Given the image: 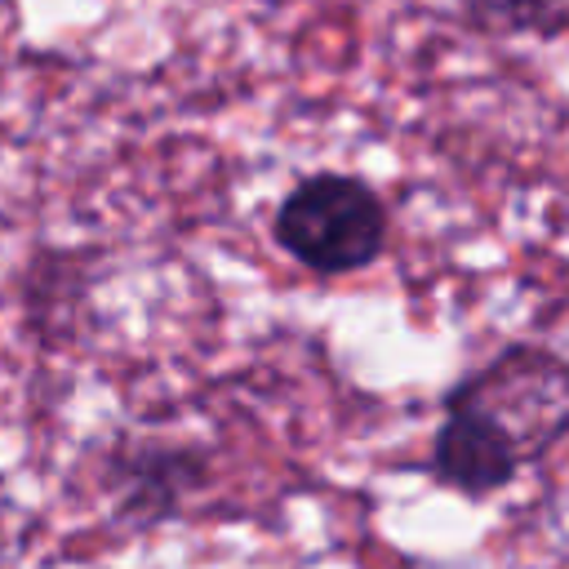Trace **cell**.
Here are the masks:
<instances>
[{
	"label": "cell",
	"mask_w": 569,
	"mask_h": 569,
	"mask_svg": "<svg viewBox=\"0 0 569 569\" xmlns=\"http://www.w3.org/2000/svg\"><path fill=\"white\" fill-rule=\"evenodd\" d=\"M387 200L356 173H307L276 213L271 240L311 276H356L387 253Z\"/></svg>",
	"instance_id": "1"
},
{
	"label": "cell",
	"mask_w": 569,
	"mask_h": 569,
	"mask_svg": "<svg viewBox=\"0 0 569 569\" xmlns=\"http://www.w3.org/2000/svg\"><path fill=\"white\" fill-rule=\"evenodd\" d=\"M449 396L498 418L516 436L525 462L560 445L569 427V369L551 347H538V342L502 347L489 365L453 382Z\"/></svg>",
	"instance_id": "2"
},
{
	"label": "cell",
	"mask_w": 569,
	"mask_h": 569,
	"mask_svg": "<svg viewBox=\"0 0 569 569\" xmlns=\"http://www.w3.org/2000/svg\"><path fill=\"white\" fill-rule=\"evenodd\" d=\"M209 480V453L196 445H169V440H133L111 453L107 489L116 520L129 525H160L182 511V502L204 489Z\"/></svg>",
	"instance_id": "3"
},
{
	"label": "cell",
	"mask_w": 569,
	"mask_h": 569,
	"mask_svg": "<svg viewBox=\"0 0 569 569\" xmlns=\"http://www.w3.org/2000/svg\"><path fill=\"white\" fill-rule=\"evenodd\" d=\"M525 467V453L516 436L489 418L485 409L445 396V418L431 440V476L462 493V498H489L507 489Z\"/></svg>",
	"instance_id": "4"
},
{
	"label": "cell",
	"mask_w": 569,
	"mask_h": 569,
	"mask_svg": "<svg viewBox=\"0 0 569 569\" xmlns=\"http://www.w3.org/2000/svg\"><path fill=\"white\" fill-rule=\"evenodd\" d=\"M569 0H458V22L485 36H538L556 40L565 31Z\"/></svg>",
	"instance_id": "5"
}]
</instances>
